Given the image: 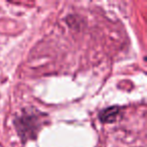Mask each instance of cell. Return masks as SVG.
<instances>
[{
    "label": "cell",
    "instance_id": "7a4b0ae2",
    "mask_svg": "<svg viewBox=\"0 0 147 147\" xmlns=\"http://www.w3.org/2000/svg\"><path fill=\"white\" fill-rule=\"evenodd\" d=\"M120 107H110L100 113L99 117L103 123H113L116 121L117 117L120 114Z\"/></svg>",
    "mask_w": 147,
    "mask_h": 147
},
{
    "label": "cell",
    "instance_id": "6da1fadb",
    "mask_svg": "<svg viewBox=\"0 0 147 147\" xmlns=\"http://www.w3.org/2000/svg\"><path fill=\"white\" fill-rule=\"evenodd\" d=\"M49 123V116L36 109H25L20 116L14 119L17 134L23 142L33 140L39 131Z\"/></svg>",
    "mask_w": 147,
    "mask_h": 147
}]
</instances>
